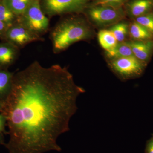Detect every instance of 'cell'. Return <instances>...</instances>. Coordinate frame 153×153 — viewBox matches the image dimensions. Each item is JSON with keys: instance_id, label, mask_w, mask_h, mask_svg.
<instances>
[{"instance_id": "ffe728a7", "label": "cell", "mask_w": 153, "mask_h": 153, "mask_svg": "<svg viewBox=\"0 0 153 153\" xmlns=\"http://www.w3.org/2000/svg\"><path fill=\"white\" fill-rule=\"evenodd\" d=\"M146 153H153V135L152 137L148 141L146 145Z\"/></svg>"}, {"instance_id": "277c9868", "label": "cell", "mask_w": 153, "mask_h": 153, "mask_svg": "<svg viewBox=\"0 0 153 153\" xmlns=\"http://www.w3.org/2000/svg\"><path fill=\"white\" fill-rule=\"evenodd\" d=\"M18 21L41 37L49 30V18L42 10L40 0H35L25 13L19 17Z\"/></svg>"}, {"instance_id": "2e32d148", "label": "cell", "mask_w": 153, "mask_h": 153, "mask_svg": "<svg viewBox=\"0 0 153 153\" xmlns=\"http://www.w3.org/2000/svg\"><path fill=\"white\" fill-rule=\"evenodd\" d=\"M18 18L13 12L6 6L3 0L0 1V20L9 27L18 22Z\"/></svg>"}, {"instance_id": "7a4b0ae2", "label": "cell", "mask_w": 153, "mask_h": 153, "mask_svg": "<svg viewBox=\"0 0 153 153\" xmlns=\"http://www.w3.org/2000/svg\"><path fill=\"white\" fill-rule=\"evenodd\" d=\"M63 17L50 31V40L54 53L58 54L71 45L85 41L92 36V30L82 13L70 14Z\"/></svg>"}, {"instance_id": "52a82bcc", "label": "cell", "mask_w": 153, "mask_h": 153, "mask_svg": "<svg viewBox=\"0 0 153 153\" xmlns=\"http://www.w3.org/2000/svg\"><path fill=\"white\" fill-rule=\"evenodd\" d=\"M110 66L116 74L125 79L140 76L146 66L134 56L113 59Z\"/></svg>"}, {"instance_id": "5b68a950", "label": "cell", "mask_w": 153, "mask_h": 153, "mask_svg": "<svg viewBox=\"0 0 153 153\" xmlns=\"http://www.w3.org/2000/svg\"><path fill=\"white\" fill-rule=\"evenodd\" d=\"M88 19L100 25L116 23L125 16L123 7L107 5H94L89 3L83 11Z\"/></svg>"}, {"instance_id": "cb8c5ba5", "label": "cell", "mask_w": 153, "mask_h": 153, "mask_svg": "<svg viewBox=\"0 0 153 153\" xmlns=\"http://www.w3.org/2000/svg\"><path fill=\"white\" fill-rule=\"evenodd\" d=\"M1 1V0H0V1Z\"/></svg>"}, {"instance_id": "8fae6325", "label": "cell", "mask_w": 153, "mask_h": 153, "mask_svg": "<svg viewBox=\"0 0 153 153\" xmlns=\"http://www.w3.org/2000/svg\"><path fill=\"white\" fill-rule=\"evenodd\" d=\"M14 74L5 68H0V98L4 102L10 92Z\"/></svg>"}, {"instance_id": "3957f363", "label": "cell", "mask_w": 153, "mask_h": 153, "mask_svg": "<svg viewBox=\"0 0 153 153\" xmlns=\"http://www.w3.org/2000/svg\"><path fill=\"white\" fill-rule=\"evenodd\" d=\"M91 0H40L44 13L49 18L55 16L82 13Z\"/></svg>"}, {"instance_id": "ac0fdd59", "label": "cell", "mask_w": 153, "mask_h": 153, "mask_svg": "<svg viewBox=\"0 0 153 153\" xmlns=\"http://www.w3.org/2000/svg\"><path fill=\"white\" fill-rule=\"evenodd\" d=\"M153 35V11L134 19Z\"/></svg>"}, {"instance_id": "ba28073f", "label": "cell", "mask_w": 153, "mask_h": 153, "mask_svg": "<svg viewBox=\"0 0 153 153\" xmlns=\"http://www.w3.org/2000/svg\"><path fill=\"white\" fill-rule=\"evenodd\" d=\"M123 9L125 13L134 19L153 11V0H129Z\"/></svg>"}, {"instance_id": "30bf717a", "label": "cell", "mask_w": 153, "mask_h": 153, "mask_svg": "<svg viewBox=\"0 0 153 153\" xmlns=\"http://www.w3.org/2000/svg\"><path fill=\"white\" fill-rule=\"evenodd\" d=\"M20 49L7 42L0 43V68H5L17 60Z\"/></svg>"}, {"instance_id": "44dd1931", "label": "cell", "mask_w": 153, "mask_h": 153, "mask_svg": "<svg viewBox=\"0 0 153 153\" xmlns=\"http://www.w3.org/2000/svg\"><path fill=\"white\" fill-rule=\"evenodd\" d=\"M9 27L0 20V38L3 39Z\"/></svg>"}, {"instance_id": "d6986e66", "label": "cell", "mask_w": 153, "mask_h": 153, "mask_svg": "<svg viewBox=\"0 0 153 153\" xmlns=\"http://www.w3.org/2000/svg\"><path fill=\"white\" fill-rule=\"evenodd\" d=\"M129 0H91L90 4L94 5H107L123 7Z\"/></svg>"}, {"instance_id": "8992f818", "label": "cell", "mask_w": 153, "mask_h": 153, "mask_svg": "<svg viewBox=\"0 0 153 153\" xmlns=\"http://www.w3.org/2000/svg\"><path fill=\"white\" fill-rule=\"evenodd\" d=\"M3 40L20 49L33 42L44 41L42 37L33 33L18 21L8 28Z\"/></svg>"}, {"instance_id": "4fadbf2b", "label": "cell", "mask_w": 153, "mask_h": 153, "mask_svg": "<svg viewBox=\"0 0 153 153\" xmlns=\"http://www.w3.org/2000/svg\"><path fill=\"white\" fill-rule=\"evenodd\" d=\"M131 37L135 41L153 40V35L143 26L134 21L129 29Z\"/></svg>"}, {"instance_id": "9a60e30c", "label": "cell", "mask_w": 153, "mask_h": 153, "mask_svg": "<svg viewBox=\"0 0 153 153\" xmlns=\"http://www.w3.org/2000/svg\"><path fill=\"white\" fill-rule=\"evenodd\" d=\"M98 38L100 44L106 51L114 48L118 43L116 39L110 30H102L100 31Z\"/></svg>"}, {"instance_id": "603a6c76", "label": "cell", "mask_w": 153, "mask_h": 153, "mask_svg": "<svg viewBox=\"0 0 153 153\" xmlns=\"http://www.w3.org/2000/svg\"><path fill=\"white\" fill-rule=\"evenodd\" d=\"M3 102L0 101V110H1L2 108Z\"/></svg>"}, {"instance_id": "6da1fadb", "label": "cell", "mask_w": 153, "mask_h": 153, "mask_svg": "<svg viewBox=\"0 0 153 153\" xmlns=\"http://www.w3.org/2000/svg\"><path fill=\"white\" fill-rule=\"evenodd\" d=\"M85 90L65 67H44L34 61L14 74L1 111L8 125L12 153L60 152L58 137L70 130L78 109L76 100Z\"/></svg>"}, {"instance_id": "9c48e42d", "label": "cell", "mask_w": 153, "mask_h": 153, "mask_svg": "<svg viewBox=\"0 0 153 153\" xmlns=\"http://www.w3.org/2000/svg\"><path fill=\"white\" fill-rule=\"evenodd\" d=\"M129 44L134 56L147 66L153 54V40L134 41Z\"/></svg>"}, {"instance_id": "7402d4cb", "label": "cell", "mask_w": 153, "mask_h": 153, "mask_svg": "<svg viewBox=\"0 0 153 153\" xmlns=\"http://www.w3.org/2000/svg\"><path fill=\"white\" fill-rule=\"evenodd\" d=\"M7 122V119L5 116L3 114H0V133L4 131L5 125Z\"/></svg>"}, {"instance_id": "7c38bea8", "label": "cell", "mask_w": 153, "mask_h": 153, "mask_svg": "<svg viewBox=\"0 0 153 153\" xmlns=\"http://www.w3.org/2000/svg\"><path fill=\"white\" fill-rule=\"evenodd\" d=\"M106 55L108 57L112 60L134 56L129 43L124 42L117 43L114 48L106 51Z\"/></svg>"}, {"instance_id": "d4e9b609", "label": "cell", "mask_w": 153, "mask_h": 153, "mask_svg": "<svg viewBox=\"0 0 153 153\" xmlns=\"http://www.w3.org/2000/svg\"><path fill=\"white\" fill-rule=\"evenodd\" d=\"M152 135H153V134H152Z\"/></svg>"}, {"instance_id": "5bb4252c", "label": "cell", "mask_w": 153, "mask_h": 153, "mask_svg": "<svg viewBox=\"0 0 153 153\" xmlns=\"http://www.w3.org/2000/svg\"><path fill=\"white\" fill-rule=\"evenodd\" d=\"M35 0H3L6 6L19 17L22 15Z\"/></svg>"}, {"instance_id": "e0dca14e", "label": "cell", "mask_w": 153, "mask_h": 153, "mask_svg": "<svg viewBox=\"0 0 153 153\" xmlns=\"http://www.w3.org/2000/svg\"><path fill=\"white\" fill-rule=\"evenodd\" d=\"M110 30L113 34L118 42H123L127 35L128 25L126 23H120L115 25Z\"/></svg>"}]
</instances>
